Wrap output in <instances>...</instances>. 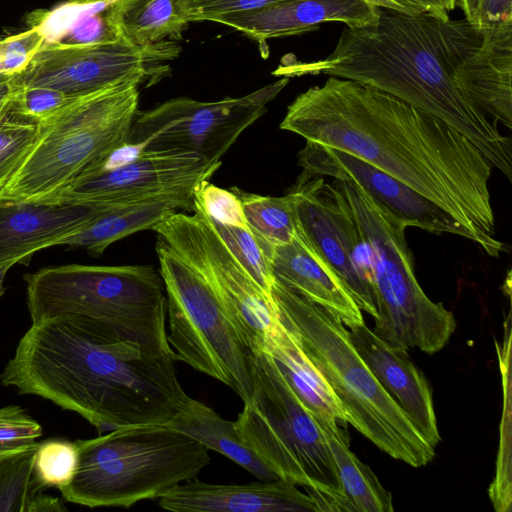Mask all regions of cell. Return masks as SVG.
<instances>
[{
  "instance_id": "1",
  "label": "cell",
  "mask_w": 512,
  "mask_h": 512,
  "mask_svg": "<svg viewBox=\"0 0 512 512\" xmlns=\"http://www.w3.org/2000/svg\"><path fill=\"white\" fill-rule=\"evenodd\" d=\"M306 142L350 154L432 200L499 257L489 180L493 166L462 133L386 92L329 76L298 95L280 124Z\"/></svg>"
},
{
  "instance_id": "2",
  "label": "cell",
  "mask_w": 512,
  "mask_h": 512,
  "mask_svg": "<svg viewBox=\"0 0 512 512\" xmlns=\"http://www.w3.org/2000/svg\"><path fill=\"white\" fill-rule=\"evenodd\" d=\"M173 352L121 338L77 315L32 322L0 383L78 413L101 434L121 427L168 425L191 397L176 374Z\"/></svg>"
},
{
  "instance_id": "3",
  "label": "cell",
  "mask_w": 512,
  "mask_h": 512,
  "mask_svg": "<svg viewBox=\"0 0 512 512\" xmlns=\"http://www.w3.org/2000/svg\"><path fill=\"white\" fill-rule=\"evenodd\" d=\"M480 36L466 19L441 20L381 8L373 24L346 27L324 58L288 62L275 74L287 78L324 74L386 92L458 130L511 180V139L454 81L457 64Z\"/></svg>"
},
{
  "instance_id": "4",
  "label": "cell",
  "mask_w": 512,
  "mask_h": 512,
  "mask_svg": "<svg viewBox=\"0 0 512 512\" xmlns=\"http://www.w3.org/2000/svg\"><path fill=\"white\" fill-rule=\"evenodd\" d=\"M271 296L280 320L330 386L347 423L392 458L412 467L427 465L435 448L380 385L342 321L276 279Z\"/></svg>"
},
{
  "instance_id": "5",
  "label": "cell",
  "mask_w": 512,
  "mask_h": 512,
  "mask_svg": "<svg viewBox=\"0 0 512 512\" xmlns=\"http://www.w3.org/2000/svg\"><path fill=\"white\" fill-rule=\"evenodd\" d=\"M75 443L76 472L60 492L64 500L90 508L159 499L196 479L211 460L205 445L168 425L121 427Z\"/></svg>"
},
{
  "instance_id": "6",
  "label": "cell",
  "mask_w": 512,
  "mask_h": 512,
  "mask_svg": "<svg viewBox=\"0 0 512 512\" xmlns=\"http://www.w3.org/2000/svg\"><path fill=\"white\" fill-rule=\"evenodd\" d=\"M139 85L124 81L73 96L40 121L35 142L0 188V200L48 203L128 141Z\"/></svg>"
},
{
  "instance_id": "7",
  "label": "cell",
  "mask_w": 512,
  "mask_h": 512,
  "mask_svg": "<svg viewBox=\"0 0 512 512\" xmlns=\"http://www.w3.org/2000/svg\"><path fill=\"white\" fill-rule=\"evenodd\" d=\"M32 322L77 315L110 327L121 338L173 352L167 338L163 279L148 265L67 264L26 274Z\"/></svg>"
},
{
  "instance_id": "8",
  "label": "cell",
  "mask_w": 512,
  "mask_h": 512,
  "mask_svg": "<svg viewBox=\"0 0 512 512\" xmlns=\"http://www.w3.org/2000/svg\"><path fill=\"white\" fill-rule=\"evenodd\" d=\"M366 248L377 303L373 331L390 344L433 354L453 334L456 321L419 285L405 230L410 225L375 201L353 181L336 180Z\"/></svg>"
},
{
  "instance_id": "9",
  "label": "cell",
  "mask_w": 512,
  "mask_h": 512,
  "mask_svg": "<svg viewBox=\"0 0 512 512\" xmlns=\"http://www.w3.org/2000/svg\"><path fill=\"white\" fill-rule=\"evenodd\" d=\"M251 364L252 395L235 421L244 442L279 478L312 492L321 511H350L316 419L267 352L254 351Z\"/></svg>"
},
{
  "instance_id": "10",
  "label": "cell",
  "mask_w": 512,
  "mask_h": 512,
  "mask_svg": "<svg viewBox=\"0 0 512 512\" xmlns=\"http://www.w3.org/2000/svg\"><path fill=\"white\" fill-rule=\"evenodd\" d=\"M156 252L167 297V338L177 360L227 385L244 403L249 401L253 352L233 314L211 285L160 238Z\"/></svg>"
},
{
  "instance_id": "11",
  "label": "cell",
  "mask_w": 512,
  "mask_h": 512,
  "mask_svg": "<svg viewBox=\"0 0 512 512\" xmlns=\"http://www.w3.org/2000/svg\"><path fill=\"white\" fill-rule=\"evenodd\" d=\"M288 83L289 78L282 77L244 96L212 102L172 98L138 111L128 141L141 143L144 152L192 153L206 161H221Z\"/></svg>"
},
{
  "instance_id": "12",
  "label": "cell",
  "mask_w": 512,
  "mask_h": 512,
  "mask_svg": "<svg viewBox=\"0 0 512 512\" xmlns=\"http://www.w3.org/2000/svg\"><path fill=\"white\" fill-rule=\"evenodd\" d=\"M192 212L173 211L152 230L221 297L251 351H264L279 322L272 296L240 264L195 202Z\"/></svg>"
},
{
  "instance_id": "13",
  "label": "cell",
  "mask_w": 512,
  "mask_h": 512,
  "mask_svg": "<svg viewBox=\"0 0 512 512\" xmlns=\"http://www.w3.org/2000/svg\"><path fill=\"white\" fill-rule=\"evenodd\" d=\"M179 52L169 40L144 47L121 40L44 42L16 79L22 87L51 88L73 97L124 81L156 82L167 72L165 63Z\"/></svg>"
},
{
  "instance_id": "14",
  "label": "cell",
  "mask_w": 512,
  "mask_h": 512,
  "mask_svg": "<svg viewBox=\"0 0 512 512\" xmlns=\"http://www.w3.org/2000/svg\"><path fill=\"white\" fill-rule=\"evenodd\" d=\"M324 180L298 178L288 192L298 234L334 270L361 311L375 319L372 272L359 228L342 193Z\"/></svg>"
},
{
  "instance_id": "15",
  "label": "cell",
  "mask_w": 512,
  "mask_h": 512,
  "mask_svg": "<svg viewBox=\"0 0 512 512\" xmlns=\"http://www.w3.org/2000/svg\"><path fill=\"white\" fill-rule=\"evenodd\" d=\"M221 166L192 153L144 152L117 169L80 178L48 203L118 207L163 196H193Z\"/></svg>"
},
{
  "instance_id": "16",
  "label": "cell",
  "mask_w": 512,
  "mask_h": 512,
  "mask_svg": "<svg viewBox=\"0 0 512 512\" xmlns=\"http://www.w3.org/2000/svg\"><path fill=\"white\" fill-rule=\"evenodd\" d=\"M298 161L303 169L299 179L328 176L337 180L353 181L410 227L437 234H455L475 243L473 233L441 206L350 154L306 142L298 154Z\"/></svg>"
},
{
  "instance_id": "17",
  "label": "cell",
  "mask_w": 512,
  "mask_h": 512,
  "mask_svg": "<svg viewBox=\"0 0 512 512\" xmlns=\"http://www.w3.org/2000/svg\"><path fill=\"white\" fill-rule=\"evenodd\" d=\"M112 207L0 200V266L61 245Z\"/></svg>"
},
{
  "instance_id": "18",
  "label": "cell",
  "mask_w": 512,
  "mask_h": 512,
  "mask_svg": "<svg viewBox=\"0 0 512 512\" xmlns=\"http://www.w3.org/2000/svg\"><path fill=\"white\" fill-rule=\"evenodd\" d=\"M350 339L380 385L397 402L424 439L441 440L430 385L406 349L378 336L365 323L349 330Z\"/></svg>"
},
{
  "instance_id": "19",
  "label": "cell",
  "mask_w": 512,
  "mask_h": 512,
  "mask_svg": "<svg viewBox=\"0 0 512 512\" xmlns=\"http://www.w3.org/2000/svg\"><path fill=\"white\" fill-rule=\"evenodd\" d=\"M380 9L365 0H283L219 18L216 23L266 45L267 40L311 32L328 22L364 27L378 19Z\"/></svg>"
},
{
  "instance_id": "20",
  "label": "cell",
  "mask_w": 512,
  "mask_h": 512,
  "mask_svg": "<svg viewBox=\"0 0 512 512\" xmlns=\"http://www.w3.org/2000/svg\"><path fill=\"white\" fill-rule=\"evenodd\" d=\"M158 504L173 512L317 511L309 494L282 478L228 485L193 479L176 485L159 498Z\"/></svg>"
},
{
  "instance_id": "21",
  "label": "cell",
  "mask_w": 512,
  "mask_h": 512,
  "mask_svg": "<svg viewBox=\"0 0 512 512\" xmlns=\"http://www.w3.org/2000/svg\"><path fill=\"white\" fill-rule=\"evenodd\" d=\"M454 71L460 91L489 119L512 127V23L479 29Z\"/></svg>"
},
{
  "instance_id": "22",
  "label": "cell",
  "mask_w": 512,
  "mask_h": 512,
  "mask_svg": "<svg viewBox=\"0 0 512 512\" xmlns=\"http://www.w3.org/2000/svg\"><path fill=\"white\" fill-rule=\"evenodd\" d=\"M271 267L276 280L337 316L349 329L364 324L361 309L340 278L298 232L290 243L274 246Z\"/></svg>"
},
{
  "instance_id": "23",
  "label": "cell",
  "mask_w": 512,
  "mask_h": 512,
  "mask_svg": "<svg viewBox=\"0 0 512 512\" xmlns=\"http://www.w3.org/2000/svg\"><path fill=\"white\" fill-rule=\"evenodd\" d=\"M264 352L272 357L291 390L318 424L342 430L340 424L347 423L343 408L294 332L280 318L268 336Z\"/></svg>"
},
{
  "instance_id": "24",
  "label": "cell",
  "mask_w": 512,
  "mask_h": 512,
  "mask_svg": "<svg viewBox=\"0 0 512 512\" xmlns=\"http://www.w3.org/2000/svg\"><path fill=\"white\" fill-rule=\"evenodd\" d=\"M194 195H173L112 207L82 231L61 245L81 247L92 255H101L113 242L135 232L152 229L165 216L178 209L192 211Z\"/></svg>"
},
{
  "instance_id": "25",
  "label": "cell",
  "mask_w": 512,
  "mask_h": 512,
  "mask_svg": "<svg viewBox=\"0 0 512 512\" xmlns=\"http://www.w3.org/2000/svg\"><path fill=\"white\" fill-rule=\"evenodd\" d=\"M108 14L118 39L138 47L181 40L190 23L181 0H111Z\"/></svg>"
},
{
  "instance_id": "26",
  "label": "cell",
  "mask_w": 512,
  "mask_h": 512,
  "mask_svg": "<svg viewBox=\"0 0 512 512\" xmlns=\"http://www.w3.org/2000/svg\"><path fill=\"white\" fill-rule=\"evenodd\" d=\"M169 427L198 440L209 450H214L240 465L261 481L279 479L244 442L235 421L222 418L212 408L191 398L185 410L180 412Z\"/></svg>"
},
{
  "instance_id": "27",
  "label": "cell",
  "mask_w": 512,
  "mask_h": 512,
  "mask_svg": "<svg viewBox=\"0 0 512 512\" xmlns=\"http://www.w3.org/2000/svg\"><path fill=\"white\" fill-rule=\"evenodd\" d=\"M330 450L338 487L358 512H391L394 510L392 495L386 490L371 468L364 464L349 447L347 433L334 431L320 425Z\"/></svg>"
},
{
  "instance_id": "28",
  "label": "cell",
  "mask_w": 512,
  "mask_h": 512,
  "mask_svg": "<svg viewBox=\"0 0 512 512\" xmlns=\"http://www.w3.org/2000/svg\"><path fill=\"white\" fill-rule=\"evenodd\" d=\"M240 199L249 227L271 246L290 243L296 236L297 222L292 200L284 196H263L237 187L231 189Z\"/></svg>"
},
{
  "instance_id": "29",
  "label": "cell",
  "mask_w": 512,
  "mask_h": 512,
  "mask_svg": "<svg viewBox=\"0 0 512 512\" xmlns=\"http://www.w3.org/2000/svg\"><path fill=\"white\" fill-rule=\"evenodd\" d=\"M195 203L201 208L196 201ZM201 210L240 264L262 290L271 296V288L275 280L271 267L274 246L257 236L248 224L233 225L214 222L207 217L202 208Z\"/></svg>"
},
{
  "instance_id": "30",
  "label": "cell",
  "mask_w": 512,
  "mask_h": 512,
  "mask_svg": "<svg viewBox=\"0 0 512 512\" xmlns=\"http://www.w3.org/2000/svg\"><path fill=\"white\" fill-rule=\"evenodd\" d=\"M38 444L0 462V512H33L46 490L34 469Z\"/></svg>"
},
{
  "instance_id": "31",
  "label": "cell",
  "mask_w": 512,
  "mask_h": 512,
  "mask_svg": "<svg viewBox=\"0 0 512 512\" xmlns=\"http://www.w3.org/2000/svg\"><path fill=\"white\" fill-rule=\"evenodd\" d=\"M39 122L20 113L13 103L0 118V188L36 140Z\"/></svg>"
},
{
  "instance_id": "32",
  "label": "cell",
  "mask_w": 512,
  "mask_h": 512,
  "mask_svg": "<svg viewBox=\"0 0 512 512\" xmlns=\"http://www.w3.org/2000/svg\"><path fill=\"white\" fill-rule=\"evenodd\" d=\"M77 462L78 451L75 442L59 438L47 439L39 442L37 446L35 474L46 489L56 487L60 490L73 479Z\"/></svg>"
},
{
  "instance_id": "33",
  "label": "cell",
  "mask_w": 512,
  "mask_h": 512,
  "mask_svg": "<svg viewBox=\"0 0 512 512\" xmlns=\"http://www.w3.org/2000/svg\"><path fill=\"white\" fill-rule=\"evenodd\" d=\"M41 435V425L20 406L0 408V462L34 447Z\"/></svg>"
},
{
  "instance_id": "34",
  "label": "cell",
  "mask_w": 512,
  "mask_h": 512,
  "mask_svg": "<svg viewBox=\"0 0 512 512\" xmlns=\"http://www.w3.org/2000/svg\"><path fill=\"white\" fill-rule=\"evenodd\" d=\"M44 42V36L35 27L6 38L2 37L0 74L16 75L21 72Z\"/></svg>"
},
{
  "instance_id": "35",
  "label": "cell",
  "mask_w": 512,
  "mask_h": 512,
  "mask_svg": "<svg viewBox=\"0 0 512 512\" xmlns=\"http://www.w3.org/2000/svg\"><path fill=\"white\" fill-rule=\"evenodd\" d=\"M283 0H181L187 20L212 21L219 18L260 9Z\"/></svg>"
},
{
  "instance_id": "36",
  "label": "cell",
  "mask_w": 512,
  "mask_h": 512,
  "mask_svg": "<svg viewBox=\"0 0 512 512\" xmlns=\"http://www.w3.org/2000/svg\"><path fill=\"white\" fill-rule=\"evenodd\" d=\"M70 98L51 88L21 86L14 98L13 106L23 115L40 122L53 115Z\"/></svg>"
},
{
  "instance_id": "37",
  "label": "cell",
  "mask_w": 512,
  "mask_h": 512,
  "mask_svg": "<svg viewBox=\"0 0 512 512\" xmlns=\"http://www.w3.org/2000/svg\"><path fill=\"white\" fill-rule=\"evenodd\" d=\"M503 23H512V0H482L471 21L478 29Z\"/></svg>"
},
{
  "instance_id": "38",
  "label": "cell",
  "mask_w": 512,
  "mask_h": 512,
  "mask_svg": "<svg viewBox=\"0 0 512 512\" xmlns=\"http://www.w3.org/2000/svg\"><path fill=\"white\" fill-rule=\"evenodd\" d=\"M408 14H426L441 20L450 19V12L457 6V0H391Z\"/></svg>"
},
{
  "instance_id": "39",
  "label": "cell",
  "mask_w": 512,
  "mask_h": 512,
  "mask_svg": "<svg viewBox=\"0 0 512 512\" xmlns=\"http://www.w3.org/2000/svg\"><path fill=\"white\" fill-rule=\"evenodd\" d=\"M20 88L16 75L0 74V118L11 107Z\"/></svg>"
},
{
  "instance_id": "40",
  "label": "cell",
  "mask_w": 512,
  "mask_h": 512,
  "mask_svg": "<svg viewBox=\"0 0 512 512\" xmlns=\"http://www.w3.org/2000/svg\"><path fill=\"white\" fill-rule=\"evenodd\" d=\"M482 0H457V6L464 14V19L471 23L474 14Z\"/></svg>"
},
{
  "instance_id": "41",
  "label": "cell",
  "mask_w": 512,
  "mask_h": 512,
  "mask_svg": "<svg viewBox=\"0 0 512 512\" xmlns=\"http://www.w3.org/2000/svg\"><path fill=\"white\" fill-rule=\"evenodd\" d=\"M365 1L371 3L375 6L381 7V8L391 9L394 11L408 14L401 6L392 2L391 0H365Z\"/></svg>"
},
{
  "instance_id": "42",
  "label": "cell",
  "mask_w": 512,
  "mask_h": 512,
  "mask_svg": "<svg viewBox=\"0 0 512 512\" xmlns=\"http://www.w3.org/2000/svg\"><path fill=\"white\" fill-rule=\"evenodd\" d=\"M11 265H2L0 266V297L4 294L5 288H4V279L5 275L8 272V270L11 268Z\"/></svg>"
},
{
  "instance_id": "43",
  "label": "cell",
  "mask_w": 512,
  "mask_h": 512,
  "mask_svg": "<svg viewBox=\"0 0 512 512\" xmlns=\"http://www.w3.org/2000/svg\"><path fill=\"white\" fill-rule=\"evenodd\" d=\"M1 38H2V37L0 36V39H1Z\"/></svg>"
}]
</instances>
